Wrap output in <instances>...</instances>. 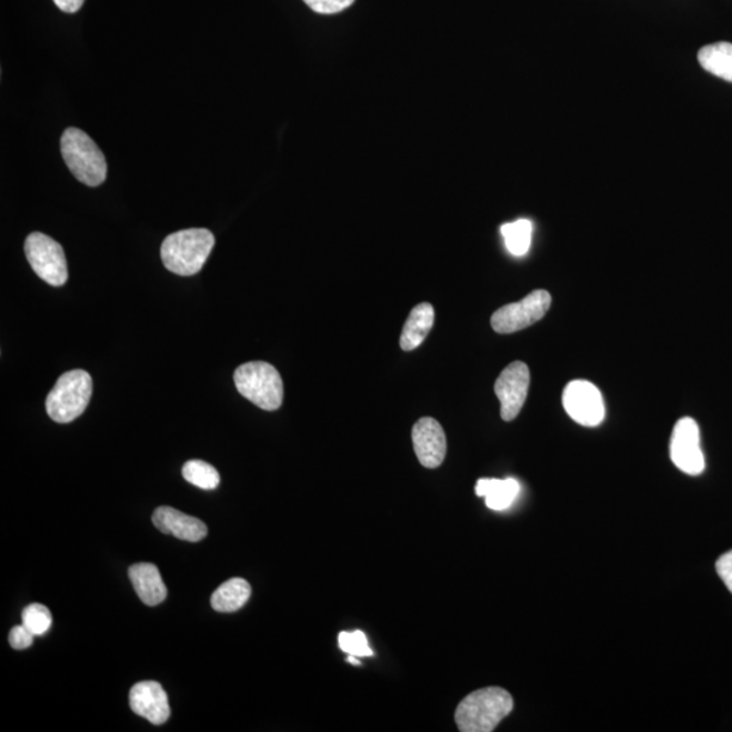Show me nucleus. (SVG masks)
I'll use <instances>...</instances> for the list:
<instances>
[{
	"instance_id": "obj_12",
	"label": "nucleus",
	"mask_w": 732,
	"mask_h": 732,
	"mask_svg": "<svg viewBox=\"0 0 732 732\" xmlns=\"http://www.w3.org/2000/svg\"><path fill=\"white\" fill-rule=\"evenodd\" d=\"M129 704L137 715L152 724L161 725L169 721L170 705L168 693L156 681H143L129 693Z\"/></svg>"
},
{
	"instance_id": "obj_16",
	"label": "nucleus",
	"mask_w": 732,
	"mask_h": 732,
	"mask_svg": "<svg viewBox=\"0 0 732 732\" xmlns=\"http://www.w3.org/2000/svg\"><path fill=\"white\" fill-rule=\"evenodd\" d=\"M434 324V309L432 304L421 303L412 309L401 337V348L404 352H411L420 348L424 340L433 329Z\"/></svg>"
},
{
	"instance_id": "obj_15",
	"label": "nucleus",
	"mask_w": 732,
	"mask_h": 732,
	"mask_svg": "<svg viewBox=\"0 0 732 732\" xmlns=\"http://www.w3.org/2000/svg\"><path fill=\"white\" fill-rule=\"evenodd\" d=\"M477 495L483 497L485 504L495 512H502L512 507L520 494V483L513 478L509 479H479Z\"/></svg>"
},
{
	"instance_id": "obj_24",
	"label": "nucleus",
	"mask_w": 732,
	"mask_h": 732,
	"mask_svg": "<svg viewBox=\"0 0 732 732\" xmlns=\"http://www.w3.org/2000/svg\"><path fill=\"white\" fill-rule=\"evenodd\" d=\"M34 636V633L27 629V626L23 624L17 625L10 632L9 642L12 649L24 650L33 644Z\"/></svg>"
},
{
	"instance_id": "obj_10",
	"label": "nucleus",
	"mask_w": 732,
	"mask_h": 732,
	"mask_svg": "<svg viewBox=\"0 0 732 732\" xmlns=\"http://www.w3.org/2000/svg\"><path fill=\"white\" fill-rule=\"evenodd\" d=\"M531 373L524 362L515 361L503 369L497 379L494 391L501 402L503 421L512 422L519 417L527 402Z\"/></svg>"
},
{
	"instance_id": "obj_17",
	"label": "nucleus",
	"mask_w": 732,
	"mask_h": 732,
	"mask_svg": "<svg viewBox=\"0 0 732 732\" xmlns=\"http://www.w3.org/2000/svg\"><path fill=\"white\" fill-rule=\"evenodd\" d=\"M250 595V583L243 578H232V580L220 584L217 592L212 594L211 605L217 612H237L245 605Z\"/></svg>"
},
{
	"instance_id": "obj_7",
	"label": "nucleus",
	"mask_w": 732,
	"mask_h": 732,
	"mask_svg": "<svg viewBox=\"0 0 732 732\" xmlns=\"http://www.w3.org/2000/svg\"><path fill=\"white\" fill-rule=\"evenodd\" d=\"M552 303L551 294L544 289H538L525 299L508 304L492 313L491 328L498 334H513L529 325L538 323L549 312Z\"/></svg>"
},
{
	"instance_id": "obj_22",
	"label": "nucleus",
	"mask_w": 732,
	"mask_h": 732,
	"mask_svg": "<svg viewBox=\"0 0 732 732\" xmlns=\"http://www.w3.org/2000/svg\"><path fill=\"white\" fill-rule=\"evenodd\" d=\"M338 642H340L341 650L348 652L349 655L373 656V651L369 648L368 639L362 631L341 632Z\"/></svg>"
},
{
	"instance_id": "obj_11",
	"label": "nucleus",
	"mask_w": 732,
	"mask_h": 732,
	"mask_svg": "<svg viewBox=\"0 0 732 732\" xmlns=\"http://www.w3.org/2000/svg\"><path fill=\"white\" fill-rule=\"evenodd\" d=\"M412 445L424 469H437L447 457V435L434 418H421L412 428Z\"/></svg>"
},
{
	"instance_id": "obj_13",
	"label": "nucleus",
	"mask_w": 732,
	"mask_h": 732,
	"mask_svg": "<svg viewBox=\"0 0 732 732\" xmlns=\"http://www.w3.org/2000/svg\"><path fill=\"white\" fill-rule=\"evenodd\" d=\"M153 525L164 534H172L177 539L197 543L207 538L208 528L195 517H190L169 507L158 508L152 515Z\"/></svg>"
},
{
	"instance_id": "obj_26",
	"label": "nucleus",
	"mask_w": 732,
	"mask_h": 732,
	"mask_svg": "<svg viewBox=\"0 0 732 732\" xmlns=\"http://www.w3.org/2000/svg\"><path fill=\"white\" fill-rule=\"evenodd\" d=\"M53 2L61 11L71 12L72 14V12L81 10L84 0H53Z\"/></svg>"
},
{
	"instance_id": "obj_14",
	"label": "nucleus",
	"mask_w": 732,
	"mask_h": 732,
	"mask_svg": "<svg viewBox=\"0 0 732 732\" xmlns=\"http://www.w3.org/2000/svg\"><path fill=\"white\" fill-rule=\"evenodd\" d=\"M129 580L133 584L134 592L146 605L157 606L162 604L168 596V588L162 580L156 564L138 563L128 570Z\"/></svg>"
},
{
	"instance_id": "obj_21",
	"label": "nucleus",
	"mask_w": 732,
	"mask_h": 732,
	"mask_svg": "<svg viewBox=\"0 0 732 732\" xmlns=\"http://www.w3.org/2000/svg\"><path fill=\"white\" fill-rule=\"evenodd\" d=\"M22 624L34 635H44L51 629L52 614L49 609L41 604H32L24 608L22 612Z\"/></svg>"
},
{
	"instance_id": "obj_2",
	"label": "nucleus",
	"mask_w": 732,
	"mask_h": 732,
	"mask_svg": "<svg viewBox=\"0 0 732 732\" xmlns=\"http://www.w3.org/2000/svg\"><path fill=\"white\" fill-rule=\"evenodd\" d=\"M213 245V233L207 229L171 233L162 244L163 264L171 273L183 277L194 275L204 267Z\"/></svg>"
},
{
	"instance_id": "obj_25",
	"label": "nucleus",
	"mask_w": 732,
	"mask_h": 732,
	"mask_svg": "<svg viewBox=\"0 0 732 732\" xmlns=\"http://www.w3.org/2000/svg\"><path fill=\"white\" fill-rule=\"evenodd\" d=\"M716 571L725 586L732 593V551L725 552L716 562Z\"/></svg>"
},
{
	"instance_id": "obj_1",
	"label": "nucleus",
	"mask_w": 732,
	"mask_h": 732,
	"mask_svg": "<svg viewBox=\"0 0 732 732\" xmlns=\"http://www.w3.org/2000/svg\"><path fill=\"white\" fill-rule=\"evenodd\" d=\"M512 694L490 686L472 692L458 706L454 721L461 732H491L513 711Z\"/></svg>"
},
{
	"instance_id": "obj_6",
	"label": "nucleus",
	"mask_w": 732,
	"mask_h": 732,
	"mask_svg": "<svg viewBox=\"0 0 732 732\" xmlns=\"http://www.w3.org/2000/svg\"><path fill=\"white\" fill-rule=\"evenodd\" d=\"M24 254L34 273L49 285L61 287L69 280L64 250L51 237L41 232L30 233L24 242Z\"/></svg>"
},
{
	"instance_id": "obj_4",
	"label": "nucleus",
	"mask_w": 732,
	"mask_h": 732,
	"mask_svg": "<svg viewBox=\"0 0 732 732\" xmlns=\"http://www.w3.org/2000/svg\"><path fill=\"white\" fill-rule=\"evenodd\" d=\"M242 397L267 411L279 410L284 399V383L279 371L268 362L254 361L239 367L233 374Z\"/></svg>"
},
{
	"instance_id": "obj_27",
	"label": "nucleus",
	"mask_w": 732,
	"mask_h": 732,
	"mask_svg": "<svg viewBox=\"0 0 732 732\" xmlns=\"http://www.w3.org/2000/svg\"><path fill=\"white\" fill-rule=\"evenodd\" d=\"M348 662L353 663V664H360L359 660H357V656H353V655H350L348 658Z\"/></svg>"
},
{
	"instance_id": "obj_3",
	"label": "nucleus",
	"mask_w": 732,
	"mask_h": 732,
	"mask_svg": "<svg viewBox=\"0 0 732 732\" xmlns=\"http://www.w3.org/2000/svg\"><path fill=\"white\" fill-rule=\"evenodd\" d=\"M60 144L67 168L79 182L96 188L107 180V161L88 133L78 128H67Z\"/></svg>"
},
{
	"instance_id": "obj_19",
	"label": "nucleus",
	"mask_w": 732,
	"mask_h": 732,
	"mask_svg": "<svg viewBox=\"0 0 732 732\" xmlns=\"http://www.w3.org/2000/svg\"><path fill=\"white\" fill-rule=\"evenodd\" d=\"M501 232L510 254L514 257L527 254L532 243L533 225L531 221L522 219L514 223L503 224Z\"/></svg>"
},
{
	"instance_id": "obj_9",
	"label": "nucleus",
	"mask_w": 732,
	"mask_h": 732,
	"mask_svg": "<svg viewBox=\"0 0 732 732\" xmlns=\"http://www.w3.org/2000/svg\"><path fill=\"white\" fill-rule=\"evenodd\" d=\"M670 458L676 469L688 475L698 477L705 470L699 424L692 418H682L675 423L672 440H670Z\"/></svg>"
},
{
	"instance_id": "obj_18",
	"label": "nucleus",
	"mask_w": 732,
	"mask_h": 732,
	"mask_svg": "<svg viewBox=\"0 0 732 732\" xmlns=\"http://www.w3.org/2000/svg\"><path fill=\"white\" fill-rule=\"evenodd\" d=\"M699 63L706 72L732 83V44L716 42L700 49Z\"/></svg>"
},
{
	"instance_id": "obj_5",
	"label": "nucleus",
	"mask_w": 732,
	"mask_h": 732,
	"mask_svg": "<svg viewBox=\"0 0 732 732\" xmlns=\"http://www.w3.org/2000/svg\"><path fill=\"white\" fill-rule=\"evenodd\" d=\"M92 379L82 369L70 371L58 380L47 398V412L54 422L70 423L81 417L90 403Z\"/></svg>"
},
{
	"instance_id": "obj_20",
	"label": "nucleus",
	"mask_w": 732,
	"mask_h": 732,
	"mask_svg": "<svg viewBox=\"0 0 732 732\" xmlns=\"http://www.w3.org/2000/svg\"><path fill=\"white\" fill-rule=\"evenodd\" d=\"M182 477L184 481L202 490H214L220 484V475L217 469L201 460H190L183 465Z\"/></svg>"
},
{
	"instance_id": "obj_8",
	"label": "nucleus",
	"mask_w": 732,
	"mask_h": 732,
	"mask_svg": "<svg viewBox=\"0 0 732 732\" xmlns=\"http://www.w3.org/2000/svg\"><path fill=\"white\" fill-rule=\"evenodd\" d=\"M563 405L572 421L594 428L604 421L605 404L601 392L586 380H574L565 387Z\"/></svg>"
},
{
	"instance_id": "obj_23",
	"label": "nucleus",
	"mask_w": 732,
	"mask_h": 732,
	"mask_svg": "<svg viewBox=\"0 0 732 732\" xmlns=\"http://www.w3.org/2000/svg\"><path fill=\"white\" fill-rule=\"evenodd\" d=\"M304 2L319 14H337L350 8L354 0H304Z\"/></svg>"
}]
</instances>
